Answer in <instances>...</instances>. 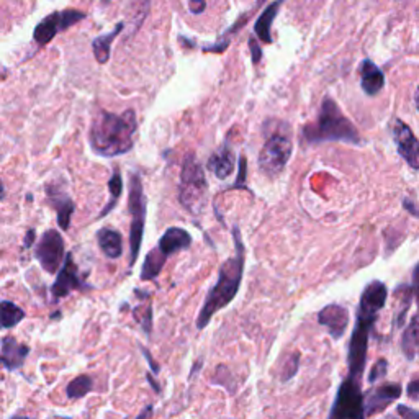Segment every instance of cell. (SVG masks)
Returning <instances> with one entry per match:
<instances>
[{
  "mask_svg": "<svg viewBox=\"0 0 419 419\" xmlns=\"http://www.w3.org/2000/svg\"><path fill=\"white\" fill-rule=\"evenodd\" d=\"M386 297H388V290H386L385 283L380 280L370 282L361 295L356 315V326H354L347 347V375L354 377V379L361 380L364 375L370 333L377 318H379V313L386 303Z\"/></svg>",
  "mask_w": 419,
  "mask_h": 419,
  "instance_id": "1",
  "label": "cell"
},
{
  "mask_svg": "<svg viewBox=\"0 0 419 419\" xmlns=\"http://www.w3.org/2000/svg\"><path fill=\"white\" fill-rule=\"evenodd\" d=\"M232 237H235L236 254L231 259H228L226 262H223L216 283L209 288L207 297H205V301L197 316V328L200 331L207 328L208 323L218 311L223 310L235 300L237 292H239L241 282H243L246 251L237 228L232 230Z\"/></svg>",
  "mask_w": 419,
  "mask_h": 419,
  "instance_id": "2",
  "label": "cell"
},
{
  "mask_svg": "<svg viewBox=\"0 0 419 419\" xmlns=\"http://www.w3.org/2000/svg\"><path fill=\"white\" fill-rule=\"evenodd\" d=\"M138 120L133 110L122 115L100 111L90 127V146L97 155L115 157L127 155L134 144Z\"/></svg>",
  "mask_w": 419,
  "mask_h": 419,
  "instance_id": "3",
  "label": "cell"
},
{
  "mask_svg": "<svg viewBox=\"0 0 419 419\" xmlns=\"http://www.w3.org/2000/svg\"><path fill=\"white\" fill-rule=\"evenodd\" d=\"M303 141L308 144H319L324 141H342L358 144L361 136L357 129L342 115L336 102L326 97L321 105L316 123H310L303 128Z\"/></svg>",
  "mask_w": 419,
  "mask_h": 419,
  "instance_id": "4",
  "label": "cell"
},
{
  "mask_svg": "<svg viewBox=\"0 0 419 419\" xmlns=\"http://www.w3.org/2000/svg\"><path fill=\"white\" fill-rule=\"evenodd\" d=\"M207 179H205L203 169L200 167L198 161L190 155L184 161L182 175H180V190L179 200L185 208L193 215H198L205 207L207 198Z\"/></svg>",
  "mask_w": 419,
  "mask_h": 419,
  "instance_id": "5",
  "label": "cell"
},
{
  "mask_svg": "<svg viewBox=\"0 0 419 419\" xmlns=\"http://www.w3.org/2000/svg\"><path fill=\"white\" fill-rule=\"evenodd\" d=\"M365 395L362 393L361 380L347 375L339 385L328 419H365Z\"/></svg>",
  "mask_w": 419,
  "mask_h": 419,
  "instance_id": "6",
  "label": "cell"
},
{
  "mask_svg": "<svg viewBox=\"0 0 419 419\" xmlns=\"http://www.w3.org/2000/svg\"><path fill=\"white\" fill-rule=\"evenodd\" d=\"M129 212H132V228H129V265L138 260L141 249L144 221H146V200H144L143 184L139 175L134 174L129 180Z\"/></svg>",
  "mask_w": 419,
  "mask_h": 419,
  "instance_id": "7",
  "label": "cell"
},
{
  "mask_svg": "<svg viewBox=\"0 0 419 419\" xmlns=\"http://www.w3.org/2000/svg\"><path fill=\"white\" fill-rule=\"evenodd\" d=\"M292 138L285 133H274L260 149L259 167L267 175H278L292 156Z\"/></svg>",
  "mask_w": 419,
  "mask_h": 419,
  "instance_id": "8",
  "label": "cell"
},
{
  "mask_svg": "<svg viewBox=\"0 0 419 419\" xmlns=\"http://www.w3.org/2000/svg\"><path fill=\"white\" fill-rule=\"evenodd\" d=\"M82 18H86V13L79 10H61L51 13L43 22L36 25L33 31L35 43L43 48V46L48 45L56 35L68 30V28H71L72 25H76Z\"/></svg>",
  "mask_w": 419,
  "mask_h": 419,
  "instance_id": "9",
  "label": "cell"
},
{
  "mask_svg": "<svg viewBox=\"0 0 419 419\" xmlns=\"http://www.w3.org/2000/svg\"><path fill=\"white\" fill-rule=\"evenodd\" d=\"M36 259L40 260L41 267L48 274H56L61 269L64 260V239L56 230H48L40 241L36 243L35 249Z\"/></svg>",
  "mask_w": 419,
  "mask_h": 419,
  "instance_id": "10",
  "label": "cell"
},
{
  "mask_svg": "<svg viewBox=\"0 0 419 419\" xmlns=\"http://www.w3.org/2000/svg\"><path fill=\"white\" fill-rule=\"evenodd\" d=\"M393 139L395 144H397L398 155L408 162L409 167L419 171V141L414 136L411 128L402 120H395Z\"/></svg>",
  "mask_w": 419,
  "mask_h": 419,
  "instance_id": "11",
  "label": "cell"
},
{
  "mask_svg": "<svg viewBox=\"0 0 419 419\" xmlns=\"http://www.w3.org/2000/svg\"><path fill=\"white\" fill-rule=\"evenodd\" d=\"M349 321H351V316H349L347 308L338 303L324 306L318 313V323L328 329L329 336L333 339H341L346 334Z\"/></svg>",
  "mask_w": 419,
  "mask_h": 419,
  "instance_id": "12",
  "label": "cell"
},
{
  "mask_svg": "<svg viewBox=\"0 0 419 419\" xmlns=\"http://www.w3.org/2000/svg\"><path fill=\"white\" fill-rule=\"evenodd\" d=\"M402 392L403 388L400 384H385L372 390L365 397V414L374 416V414L381 413L386 406H390L402 397Z\"/></svg>",
  "mask_w": 419,
  "mask_h": 419,
  "instance_id": "13",
  "label": "cell"
},
{
  "mask_svg": "<svg viewBox=\"0 0 419 419\" xmlns=\"http://www.w3.org/2000/svg\"><path fill=\"white\" fill-rule=\"evenodd\" d=\"M84 285L81 277H79V271L77 265L74 264L72 255L68 254L66 260H64L61 271L58 272V277H56V282L53 283V288H51V293L56 300L59 298L68 297L72 290H77Z\"/></svg>",
  "mask_w": 419,
  "mask_h": 419,
  "instance_id": "14",
  "label": "cell"
},
{
  "mask_svg": "<svg viewBox=\"0 0 419 419\" xmlns=\"http://www.w3.org/2000/svg\"><path fill=\"white\" fill-rule=\"evenodd\" d=\"M30 352L26 344L18 342L15 338L3 336L2 338V362L7 370H17L25 364V358Z\"/></svg>",
  "mask_w": 419,
  "mask_h": 419,
  "instance_id": "15",
  "label": "cell"
},
{
  "mask_svg": "<svg viewBox=\"0 0 419 419\" xmlns=\"http://www.w3.org/2000/svg\"><path fill=\"white\" fill-rule=\"evenodd\" d=\"M190 244H192V236L185 230H182V228L174 226L169 228V230L162 235L157 248L161 249L162 254L169 258V255L179 253V251L190 248Z\"/></svg>",
  "mask_w": 419,
  "mask_h": 419,
  "instance_id": "16",
  "label": "cell"
},
{
  "mask_svg": "<svg viewBox=\"0 0 419 419\" xmlns=\"http://www.w3.org/2000/svg\"><path fill=\"white\" fill-rule=\"evenodd\" d=\"M361 84L365 94L370 97L379 94L385 86L384 72H381L380 68L372 63L370 59H365V61L361 64Z\"/></svg>",
  "mask_w": 419,
  "mask_h": 419,
  "instance_id": "17",
  "label": "cell"
},
{
  "mask_svg": "<svg viewBox=\"0 0 419 419\" xmlns=\"http://www.w3.org/2000/svg\"><path fill=\"white\" fill-rule=\"evenodd\" d=\"M208 169L215 174L218 179H228L235 172V156L228 144L221 146L208 159Z\"/></svg>",
  "mask_w": 419,
  "mask_h": 419,
  "instance_id": "18",
  "label": "cell"
},
{
  "mask_svg": "<svg viewBox=\"0 0 419 419\" xmlns=\"http://www.w3.org/2000/svg\"><path fill=\"white\" fill-rule=\"evenodd\" d=\"M283 2H285V0H276V2H272L271 6H269L262 13H260L258 22H255L254 31L262 43L271 45L274 41L272 35H271L272 33V22L278 13V10H280V6Z\"/></svg>",
  "mask_w": 419,
  "mask_h": 419,
  "instance_id": "19",
  "label": "cell"
},
{
  "mask_svg": "<svg viewBox=\"0 0 419 419\" xmlns=\"http://www.w3.org/2000/svg\"><path fill=\"white\" fill-rule=\"evenodd\" d=\"M97 241L99 246L109 259H118L123 253V239L118 231L111 230V228H104L97 232Z\"/></svg>",
  "mask_w": 419,
  "mask_h": 419,
  "instance_id": "20",
  "label": "cell"
},
{
  "mask_svg": "<svg viewBox=\"0 0 419 419\" xmlns=\"http://www.w3.org/2000/svg\"><path fill=\"white\" fill-rule=\"evenodd\" d=\"M402 351L408 361H413L419 352V306L403 331Z\"/></svg>",
  "mask_w": 419,
  "mask_h": 419,
  "instance_id": "21",
  "label": "cell"
},
{
  "mask_svg": "<svg viewBox=\"0 0 419 419\" xmlns=\"http://www.w3.org/2000/svg\"><path fill=\"white\" fill-rule=\"evenodd\" d=\"M166 260H167V255L162 254L159 248L149 251L141 269V280H155V278L161 274L162 267H164Z\"/></svg>",
  "mask_w": 419,
  "mask_h": 419,
  "instance_id": "22",
  "label": "cell"
},
{
  "mask_svg": "<svg viewBox=\"0 0 419 419\" xmlns=\"http://www.w3.org/2000/svg\"><path fill=\"white\" fill-rule=\"evenodd\" d=\"M123 26H125L123 23H120L118 26H115L113 31H110V33H106V35H102V36H99V38H95L94 41H92V49H94V56L100 64L109 63L111 43H113V40L120 35V31L123 30Z\"/></svg>",
  "mask_w": 419,
  "mask_h": 419,
  "instance_id": "23",
  "label": "cell"
},
{
  "mask_svg": "<svg viewBox=\"0 0 419 419\" xmlns=\"http://www.w3.org/2000/svg\"><path fill=\"white\" fill-rule=\"evenodd\" d=\"M51 205H54L56 212H58V223L61 226V230H69L71 226V216L74 212V203L71 202V198L68 195H53L51 198Z\"/></svg>",
  "mask_w": 419,
  "mask_h": 419,
  "instance_id": "24",
  "label": "cell"
},
{
  "mask_svg": "<svg viewBox=\"0 0 419 419\" xmlns=\"http://www.w3.org/2000/svg\"><path fill=\"white\" fill-rule=\"evenodd\" d=\"M25 311H23L20 306H17L12 301L3 300L2 301V328L3 329H10L13 326H17L18 323H22L25 319Z\"/></svg>",
  "mask_w": 419,
  "mask_h": 419,
  "instance_id": "25",
  "label": "cell"
},
{
  "mask_svg": "<svg viewBox=\"0 0 419 419\" xmlns=\"http://www.w3.org/2000/svg\"><path fill=\"white\" fill-rule=\"evenodd\" d=\"M92 385H94V381H92V379L88 375L76 377V379L69 381L66 386L68 398H71V400L84 398L92 390Z\"/></svg>",
  "mask_w": 419,
  "mask_h": 419,
  "instance_id": "26",
  "label": "cell"
},
{
  "mask_svg": "<svg viewBox=\"0 0 419 419\" xmlns=\"http://www.w3.org/2000/svg\"><path fill=\"white\" fill-rule=\"evenodd\" d=\"M109 189H110L111 198H110L109 205H106V207H105L104 212L100 213V216H104V215H106V213H109V212H111V209L115 208L116 202H118L120 195H122L123 182H122V174H120V171H118V169H116V171L113 172V175H111V179H110V182H109Z\"/></svg>",
  "mask_w": 419,
  "mask_h": 419,
  "instance_id": "27",
  "label": "cell"
},
{
  "mask_svg": "<svg viewBox=\"0 0 419 419\" xmlns=\"http://www.w3.org/2000/svg\"><path fill=\"white\" fill-rule=\"evenodd\" d=\"M298 365H300V354L295 352L293 356L288 357L287 364H285V367H283L282 381H287V380L293 379V377H295L297 372H298Z\"/></svg>",
  "mask_w": 419,
  "mask_h": 419,
  "instance_id": "28",
  "label": "cell"
},
{
  "mask_svg": "<svg viewBox=\"0 0 419 419\" xmlns=\"http://www.w3.org/2000/svg\"><path fill=\"white\" fill-rule=\"evenodd\" d=\"M386 372H388V362H386L385 358H380V361H377L374 367H372L369 374V381L370 384H375V381L385 379Z\"/></svg>",
  "mask_w": 419,
  "mask_h": 419,
  "instance_id": "29",
  "label": "cell"
},
{
  "mask_svg": "<svg viewBox=\"0 0 419 419\" xmlns=\"http://www.w3.org/2000/svg\"><path fill=\"white\" fill-rule=\"evenodd\" d=\"M134 318L139 321V324L143 326V331H146V334H151V328H152V306L149 305L146 313L144 315H134Z\"/></svg>",
  "mask_w": 419,
  "mask_h": 419,
  "instance_id": "30",
  "label": "cell"
},
{
  "mask_svg": "<svg viewBox=\"0 0 419 419\" xmlns=\"http://www.w3.org/2000/svg\"><path fill=\"white\" fill-rule=\"evenodd\" d=\"M189 8L190 12L198 15V13H202L207 8V0H189Z\"/></svg>",
  "mask_w": 419,
  "mask_h": 419,
  "instance_id": "31",
  "label": "cell"
},
{
  "mask_svg": "<svg viewBox=\"0 0 419 419\" xmlns=\"http://www.w3.org/2000/svg\"><path fill=\"white\" fill-rule=\"evenodd\" d=\"M411 290H413V297L416 298L418 301V306H419V262L416 267H414L413 271V285H411Z\"/></svg>",
  "mask_w": 419,
  "mask_h": 419,
  "instance_id": "32",
  "label": "cell"
},
{
  "mask_svg": "<svg viewBox=\"0 0 419 419\" xmlns=\"http://www.w3.org/2000/svg\"><path fill=\"white\" fill-rule=\"evenodd\" d=\"M408 397L411 400H419V379L409 381L408 388H406Z\"/></svg>",
  "mask_w": 419,
  "mask_h": 419,
  "instance_id": "33",
  "label": "cell"
},
{
  "mask_svg": "<svg viewBox=\"0 0 419 419\" xmlns=\"http://www.w3.org/2000/svg\"><path fill=\"white\" fill-rule=\"evenodd\" d=\"M141 351H143V354H144V357H146V361H148V364L151 365V369H152V372H155V374H159V365L156 364L155 361H152V357H151V354H149V351L148 349H144V347H141Z\"/></svg>",
  "mask_w": 419,
  "mask_h": 419,
  "instance_id": "34",
  "label": "cell"
},
{
  "mask_svg": "<svg viewBox=\"0 0 419 419\" xmlns=\"http://www.w3.org/2000/svg\"><path fill=\"white\" fill-rule=\"evenodd\" d=\"M249 45H251V49H253V61H254V63H259V59H260V51H259V48H258V45H255V41H254V40H251V41H249Z\"/></svg>",
  "mask_w": 419,
  "mask_h": 419,
  "instance_id": "35",
  "label": "cell"
},
{
  "mask_svg": "<svg viewBox=\"0 0 419 419\" xmlns=\"http://www.w3.org/2000/svg\"><path fill=\"white\" fill-rule=\"evenodd\" d=\"M33 237H35V231L30 230V231H28V237L25 239L26 248H28V246H31V243H33Z\"/></svg>",
  "mask_w": 419,
  "mask_h": 419,
  "instance_id": "36",
  "label": "cell"
},
{
  "mask_svg": "<svg viewBox=\"0 0 419 419\" xmlns=\"http://www.w3.org/2000/svg\"><path fill=\"white\" fill-rule=\"evenodd\" d=\"M151 413H152V406H148V408H146V411H143L141 414H139V416H138V419L148 418V416H149V414H151Z\"/></svg>",
  "mask_w": 419,
  "mask_h": 419,
  "instance_id": "37",
  "label": "cell"
},
{
  "mask_svg": "<svg viewBox=\"0 0 419 419\" xmlns=\"http://www.w3.org/2000/svg\"><path fill=\"white\" fill-rule=\"evenodd\" d=\"M414 105H416V109L419 110V86L416 87V90H414Z\"/></svg>",
  "mask_w": 419,
  "mask_h": 419,
  "instance_id": "38",
  "label": "cell"
},
{
  "mask_svg": "<svg viewBox=\"0 0 419 419\" xmlns=\"http://www.w3.org/2000/svg\"><path fill=\"white\" fill-rule=\"evenodd\" d=\"M10 419H30V418H22V416H12Z\"/></svg>",
  "mask_w": 419,
  "mask_h": 419,
  "instance_id": "39",
  "label": "cell"
},
{
  "mask_svg": "<svg viewBox=\"0 0 419 419\" xmlns=\"http://www.w3.org/2000/svg\"><path fill=\"white\" fill-rule=\"evenodd\" d=\"M385 419H398L397 416H393V414H390V416H386Z\"/></svg>",
  "mask_w": 419,
  "mask_h": 419,
  "instance_id": "40",
  "label": "cell"
}]
</instances>
